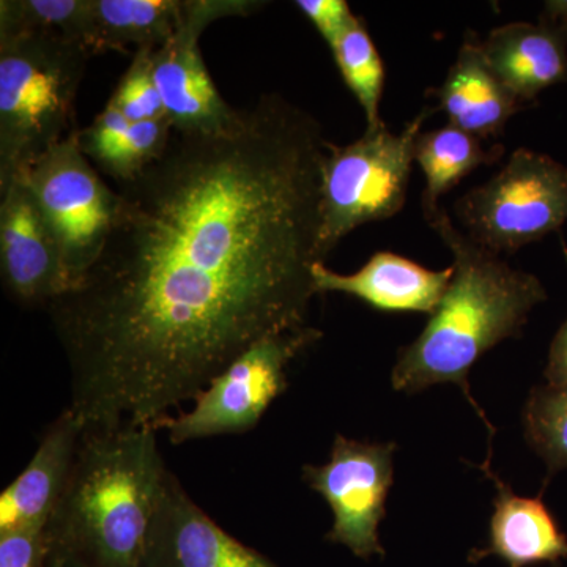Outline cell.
<instances>
[{
    "mask_svg": "<svg viewBox=\"0 0 567 567\" xmlns=\"http://www.w3.org/2000/svg\"><path fill=\"white\" fill-rule=\"evenodd\" d=\"M327 144L274 93L221 133L174 132L118 186L102 254L47 308L85 432L158 429L257 341L308 324Z\"/></svg>",
    "mask_w": 567,
    "mask_h": 567,
    "instance_id": "6da1fadb",
    "label": "cell"
},
{
    "mask_svg": "<svg viewBox=\"0 0 567 567\" xmlns=\"http://www.w3.org/2000/svg\"><path fill=\"white\" fill-rule=\"evenodd\" d=\"M425 219L453 254L454 276L423 333L399 350L391 385L415 394L453 383L492 439L495 429L473 399L470 371L488 350L522 333L529 312L547 300V292L535 275L511 267L470 240L442 208Z\"/></svg>",
    "mask_w": 567,
    "mask_h": 567,
    "instance_id": "7a4b0ae2",
    "label": "cell"
},
{
    "mask_svg": "<svg viewBox=\"0 0 567 567\" xmlns=\"http://www.w3.org/2000/svg\"><path fill=\"white\" fill-rule=\"evenodd\" d=\"M155 425L84 432L47 525L50 550L84 567H142L169 472Z\"/></svg>",
    "mask_w": 567,
    "mask_h": 567,
    "instance_id": "3957f363",
    "label": "cell"
},
{
    "mask_svg": "<svg viewBox=\"0 0 567 567\" xmlns=\"http://www.w3.org/2000/svg\"><path fill=\"white\" fill-rule=\"evenodd\" d=\"M91 52L50 32H0V186L20 178L74 128Z\"/></svg>",
    "mask_w": 567,
    "mask_h": 567,
    "instance_id": "277c9868",
    "label": "cell"
},
{
    "mask_svg": "<svg viewBox=\"0 0 567 567\" xmlns=\"http://www.w3.org/2000/svg\"><path fill=\"white\" fill-rule=\"evenodd\" d=\"M434 110L424 107L401 133L383 123L347 145L327 144L320 171V259L347 235L402 212L417 134Z\"/></svg>",
    "mask_w": 567,
    "mask_h": 567,
    "instance_id": "5b68a950",
    "label": "cell"
},
{
    "mask_svg": "<svg viewBox=\"0 0 567 567\" xmlns=\"http://www.w3.org/2000/svg\"><path fill=\"white\" fill-rule=\"evenodd\" d=\"M470 240L496 254H513L567 221V166L518 148L491 181L454 205Z\"/></svg>",
    "mask_w": 567,
    "mask_h": 567,
    "instance_id": "8992f818",
    "label": "cell"
},
{
    "mask_svg": "<svg viewBox=\"0 0 567 567\" xmlns=\"http://www.w3.org/2000/svg\"><path fill=\"white\" fill-rule=\"evenodd\" d=\"M61 252L66 290L80 284L110 237L118 212L111 189L78 144V130L22 175Z\"/></svg>",
    "mask_w": 567,
    "mask_h": 567,
    "instance_id": "52a82bcc",
    "label": "cell"
},
{
    "mask_svg": "<svg viewBox=\"0 0 567 567\" xmlns=\"http://www.w3.org/2000/svg\"><path fill=\"white\" fill-rule=\"evenodd\" d=\"M322 336L305 324L260 339L197 394L189 412L166 417L158 431H166L173 445L251 431L289 386V364Z\"/></svg>",
    "mask_w": 567,
    "mask_h": 567,
    "instance_id": "ba28073f",
    "label": "cell"
},
{
    "mask_svg": "<svg viewBox=\"0 0 567 567\" xmlns=\"http://www.w3.org/2000/svg\"><path fill=\"white\" fill-rule=\"evenodd\" d=\"M267 2L256 0H183L181 22L153 55V74L174 132L215 134L230 128L240 111L216 89L203 52L200 37L221 18L248 17Z\"/></svg>",
    "mask_w": 567,
    "mask_h": 567,
    "instance_id": "9c48e42d",
    "label": "cell"
},
{
    "mask_svg": "<svg viewBox=\"0 0 567 567\" xmlns=\"http://www.w3.org/2000/svg\"><path fill=\"white\" fill-rule=\"evenodd\" d=\"M395 450V443L358 442L338 434L327 464L303 466L306 484L333 513L327 540L349 548L354 557H385L379 527L393 487Z\"/></svg>",
    "mask_w": 567,
    "mask_h": 567,
    "instance_id": "30bf717a",
    "label": "cell"
},
{
    "mask_svg": "<svg viewBox=\"0 0 567 567\" xmlns=\"http://www.w3.org/2000/svg\"><path fill=\"white\" fill-rule=\"evenodd\" d=\"M0 274L17 303L48 308L66 292L61 252L22 178L0 186Z\"/></svg>",
    "mask_w": 567,
    "mask_h": 567,
    "instance_id": "8fae6325",
    "label": "cell"
},
{
    "mask_svg": "<svg viewBox=\"0 0 567 567\" xmlns=\"http://www.w3.org/2000/svg\"><path fill=\"white\" fill-rule=\"evenodd\" d=\"M142 567H279L224 532L169 472Z\"/></svg>",
    "mask_w": 567,
    "mask_h": 567,
    "instance_id": "7c38bea8",
    "label": "cell"
},
{
    "mask_svg": "<svg viewBox=\"0 0 567 567\" xmlns=\"http://www.w3.org/2000/svg\"><path fill=\"white\" fill-rule=\"evenodd\" d=\"M317 293L350 295L382 312H420L432 316L445 297L454 267L429 270L393 252H377L352 275L336 274L315 265Z\"/></svg>",
    "mask_w": 567,
    "mask_h": 567,
    "instance_id": "4fadbf2b",
    "label": "cell"
},
{
    "mask_svg": "<svg viewBox=\"0 0 567 567\" xmlns=\"http://www.w3.org/2000/svg\"><path fill=\"white\" fill-rule=\"evenodd\" d=\"M84 432L69 409L50 424L31 462L0 495V533L47 527L69 483Z\"/></svg>",
    "mask_w": 567,
    "mask_h": 567,
    "instance_id": "5bb4252c",
    "label": "cell"
},
{
    "mask_svg": "<svg viewBox=\"0 0 567 567\" xmlns=\"http://www.w3.org/2000/svg\"><path fill=\"white\" fill-rule=\"evenodd\" d=\"M496 78L522 104L535 102L551 85L567 82V22H509L481 43Z\"/></svg>",
    "mask_w": 567,
    "mask_h": 567,
    "instance_id": "9a60e30c",
    "label": "cell"
},
{
    "mask_svg": "<svg viewBox=\"0 0 567 567\" xmlns=\"http://www.w3.org/2000/svg\"><path fill=\"white\" fill-rule=\"evenodd\" d=\"M494 481L496 496L486 548L470 551L468 561L498 557L509 567H528L567 558V536L540 498L517 495L491 468V461L480 465Z\"/></svg>",
    "mask_w": 567,
    "mask_h": 567,
    "instance_id": "2e32d148",
    "label": "cell"
},
{
    "mask_svg": "<svg viewBox=\"0 0 567 567\" xmlns=\"http://www.w3.org/2000/svg\"><path fill=\"white\" fill-rule=\"evenodd\" d=\"M434 96L436 110L446 112L451 125L483 141L499 136L507 121L525 107L487 65L476 39L462 44Z\"/></svg>",
    "mask_w": 567,
    "mask_h": 567,
    "instance_id": "e0dca14e",
    "label": "cell"
},
{
    "mask_svg": "<svg viewBox=\"0 0 567 567\" xmlns=\"http://www.w3.org/2000/svg\"><path fill=\"white\" fill-rule=\"evenodd\" d=\"M182 10L183 0H91L85 50H159L174 35Z\"/></svg>",
    "mask_w": 567,
    "mask_h": 567,
    "instance_id": "ac0fdd59",
    "label": "cell"
},
{
    "mask_svg": "<svg viewBox=\"0 0 567 567\" xmlns=\"http://www.w3.org/2000/svg\"><path fill=\"white\" fill-rule=\"evenodd\" d=\"M502 145L484 147V141L473 134L447 125L432 132L417 134L415 162L423 171L425 189L423 212L425 218L439 210V200L451 192L462 178L484 164H494L502 158Z\"/></svg>",
    "mask_w": 567,
    "mask_h": 567,
    "instance_id": "d6986e66",
    "label": "cell"
},
{
    "mask_svg": "<svg viewBox=\"0 0 567 567\" xmlns=\"http://www.w3.org/2000/svg\"><path fill=\"white\" fill-rule=\"evenodd\" d=\"M331 52L347 87L363 107L365 130L380 128L383 125L380 102L385 87V66L360 17L354 18Z\"/></svg>",
    "mask_w": 567,
    "mask_h": 567,
    "instance_id": "ffe728a7",
    "label": "cell"
},
{
    "mask_svg": "<svg viewBox=\"0 0 567 567\" xmlns=\"http://www.w3.org/2000/svg\"><path fill=\"white\" fill-rule=\"evenodd\" d=\"M525 439L546 462L548 477L567 468V385L536 386L524 409Z\"/></svg>",
    "mask_w": 567,
    "mask_h": 567,
    "instance_id": "44dd1931",
    "label": "cell"
},
{
    "mask_svg": "<svg viewBox=\"0 0 567 567\" xmlns=\"http://www.w3.org/2000/svg\"><path fill=\"white\" fill-rule=\"evenodd\" d=\"M89 13L91 0H2L0 32L58 33L84 47Z\"/></svg>",
    "mask_w": 567,
    "mask_h": 567,
    "instance_id": "7402d4cb",
    "label": "cell"
},
{
    "mask_svg": "<svg viewBox=\"0 0 567 567\" xmlns=\"http://www.w3.org/2000/svg\"><path fill=\"white\" fill-rule=\"evenodd\" d=\"M155 51L152 48H145V50L133 52L132 65L125 71L107 102L132 123L167 117L166 107L153 74Z\"/></svg>",
    "mask_w": 567,
    "mask_h": 567,
    "instance_id": "603a6c76",
    "label": "cell"
},
{
    "mask_svg": "<svg viewBox=\"0 0 567 567\" xmlns=\"http://www.w3.org/2000/svg\"><path fill=\"white\" fill-rule=\"evenodd\" d=\"M48 558L47 527L0 533V567H48Z\"/></svg>",
    "mask_w": 567,
    "mask_h": 567,
    "instance_id": "cb8c5ba5",
    "label": "cell"
},
{
    "mask_svg": "<svg viewBox=\"0 0 567 567\" xmlns=\"http://www.w3.org/2000/svg\"><path fill=\"white\" fill-rule=\"evenodd\" d=\"M295 7L312 22L330 50L357 18L346 0H298Z\"/></svg>",
    "mask_w": 567,
    "mask_h": 567,
    "instance_id": "d4e9b609",
    "label": "cell"
},
{
    "mask_svg": "<svg viewBox=\"0 0 567 567\" xmlns=\"http://www.w3.org/2000/svg\"><path fill=\"white\" fill-rule=\"evenodd\" d=\"M544 375L550 386L567 385V319L551 341Z\"/></svg>",
    "mask_w": 567,
    "mask_h": 567,
    "instance_id": "484cf974",
    "label": "cell"
},
{
    "mask_svg": "<svg viewBox=\"0 0 567 567\" xmlns=\"http://www.w3.org/2000/svg\"><path fill=\"white\" fill-rule=\"evenodd\" d=\"M48 567H84L78 565L73 559L63 557V555L55 554L50 550V558H48Z\"/></svg>",
    "mask_w": 567,
    "mask_h": 567,
    "instance_id": "4316f807",
    "label": "cell"
}]
</instances>
